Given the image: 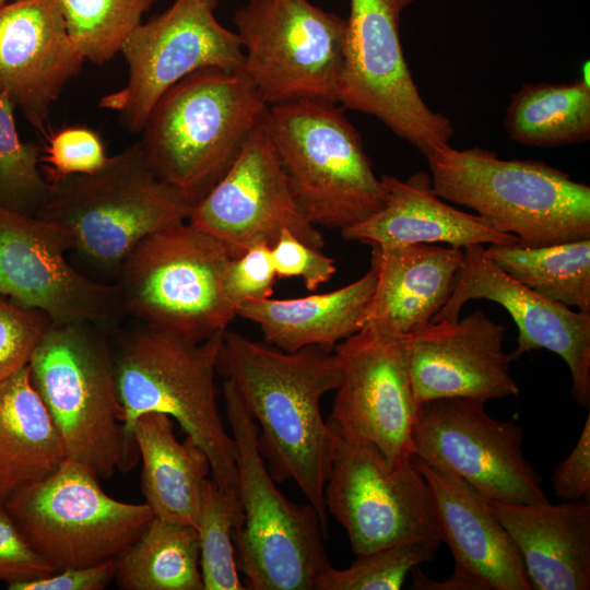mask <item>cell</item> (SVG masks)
Masks as SVG:
<instances>
[{"label":"cell","mask_w":590,"mask_h":590,"mask_svg":"<svg viewBox=\"0 0 590 590\" xmlns=\"http://www.w3.org/2000/svg\"><path fill=\"white\" fill-rule=\"evenodd\" d=\"M217 369L233 381L260 424L258 447L271 476L297 483L327 535L331 434L320 401L342 381L341 357L318 346L284 352L226 329Z\"/></svg>","instance_id":"6da1fadb"},{"label":"cell","mask_w":590,"mask_h":590,"mask_svg":"<svg viewBox=\"0 0 590 590\" xmlns=\"http://www.w3.org/2000/svg\"><path fill=\"white\" fill-rule=\"evenodd\" d=\"M268 108L243 68H203L160 97L139 142L154 173L196 205L231 167Z\"/></svg>","instance_id":"7a4b0ae2"},{"label":"cell","mask_w":590,"mask_h":590,"mask_svg":"<svg viewBox=\"0 0 590 590\" xmlns=\"http://www.w3.org/2000/svg\"><path fill=\"white\" fill-rule=\"evenodd\" d=\"M106 331L90 322H50L27 365L66 459L99 480L128 472L140 459L125 425Z\"/></svg>","instance_id":"3957f363"},{"label":"cell","mask_w":590,"mask_h":590,"mask_svg":"<svg viewBox=\"0 0 590 590\" xmlns=\"http://www.w3.org/2000/svg\"><path fill=\"white\" fill-rule=\"evenodd\" d=\"M442 200L473 210L491 227L541 247L590 238V187L543 161L503 160L481 148L445 145L427 156Z\"/></svg>","instance_id":"277c9868"},{"label":"cell","mask_w":590,"mask_h":590,"mask_svg":"<svg viewBox=\"0 0 590 590\" xmlns=\"http://www.w3.org/2000/svg\"><path fill=\"white\" fill-rule=\"evenodd\" d=\"M224 332L193 342L144 324L125 334L114 354L128 433L142 414L169 415L205 452L220 491L241 507L236 445L224 429L214 387Z\"/></svg>","instance_id":"5b68a950"},{"label":"cell","mask_w":590,"mask_h":590,"mask_svg":"<svg viewBox=\"0 0 590 590\" xmlns=\"http://www.w3.org/2000/svg\"><path fill=\"white\" fill-rule=\"evenodd\" d=\"M48 182L36 216L66 229L73 251L106 270H119L142 239L188 221L194 208L154 173L139 141L93 174Z\"/></svg>","instance_id":"8992f818"},{"label":"cell","mask_w":590,"mask_h":590,"mask_svg":"<svg viewBox=\"0 0 590 590\" xmlns=\"http://www.w3.org/2000/svg\"><path fill=\"white\" fill-rule=\"evenodd\" d=\"M264 126L303 211L316 226L342 231L382 208L385 186L343 106L319 99L271 105Z\"/></svg>","instance_id":"52a82bcc"},{"label":"cell","mask_w":590,"mask_h":590,"mask_svg":"<svg viewBox=\"0 0 590 590\" xmlns=\"http://www.w3.org/2000/svg\"><path fill=\"white\" fill-rule=\"evenodd\" d=\"M223 396L244 514L233 530L237 567L253 590H315L330 566L320 516L312 505L294 504L276 488L258 447L259 427L229 379Z\"/></svg>","instance_id":"ba28073f"},{"label":"cell","mask_w":590,"mask_h":590,"mask_svg":"<svg viewBox=\"0 0 590 590\" xmlns=\"http://www.w3.org/2000/svg\"><path fill=\"white\" fill-rule=\"evenodd\" d=\"M231 259L223 243L189 221L157 231L118 270L122 310L148 327L204 341L237 316L223 291Z\"/></svg>","instance_id":"9c48e42d"},{"label":"cell","mask_w":590,"mask_h":590,"mask_svg":"<svg viewBox=\"0 0 590 590\" xmlns=\"http://www.w3.org/2000/svg\"><path fill=\"white\" fill-rule=\"evenodd\" d=\"M233 22L241 68L269 106L296 99L338 104L346 19L309 0H249Z\"/></svg>","instance_id":"30bf717a"},{"label":"cell","mask_w":590,"mask_h":590,"mask_svg":"<svg viewBox=\"0 0 590 590\" xmlns=\"http://www.w3.org/2000/svg\"><path fill=\"white\" fill-rule=\"evenodd\" d=\"M327 424L331 465L324 502L346 531L352 553L413 540L441 543L433 493L412 456L390 459L374 445L343 434L330 418Z\"/></svg>","instance_id":"8fae6325"},{"label":"cell","mask_w":590,"mask_h":590,"mask_svg":"<svg viewBox=\"0 0 590 590\" xmlns=\"http://www.w3.org/2000/svg\"><path fill=\"white\" fill-rule=\"evenodd\" d=\"M98 481L66 459L4 503L28 543L56 570L114 559L154 518L148 504L115 499Z\"/></svg>","instance_id":"7c38bea8"},{"label":"cell","mask_w":590,"mask_h":590,"mask_svg":"<svg viewBox=\"0 0 590 590\" xmlns=\"http://www.w3.org/2000/svg\"><path fill=\"white\" fill-rule=\"evenodd\" d=\"M415 1L351 0L338 104L379 119L426 157L455 130L425 104L403 55L400 20Z\"/></svg>","instance_id":"4fadbf2b"},{"label":"cell","mask_w":590,"mask_h":590,"mask_svg":"<svg viewBox=\"0 0 590 590\" xmlns=\"http://www.w3.org/2000/svg\"><path fill=\"white\" fill-rule=\"evenodd\" d=\"M219 2L175 0L142 22L120 50L127 84L103 96L99 106L117 113L127 130L140 133L160 97L181 79L203 68L240 69L244 50L237 34L215 17Z\"/></svg>","instance_id":"5bb4252c"},{"label":"cell","mask_w":590,"mask_h":590,"mask_svg":"<svg viewBox=\"0 0 590 590\" xmlns=\"http://www.w3.org/2000/svg\"><path fill=\"white\" fill-rule=\"evenodd\" d=\"M484 404L465 398L423 403L413 430L414 455L465 481L487 500L548 502L543 477L523 453L522 427L492 417Z\"/></svg>","instance_id":"9a60e30c"},{"label":"cell","mask_w":590,"mask_h":590,"mask_svg":"<svg viewBox=\"0 0 590 590\" xmlns=\"http://www.w3.org/2000/svg\"><path fill=\"white\" fill-rule=\"evenodd\" d=\"M61 226L0 205V296L51 322H90L109 330L125 314L116 285L76 271Z\"/></svg>","instance_id":"2e32d148"},{"label":"cell","mask_w":590,"mask_h":590,"mask_svg":"<svg viewBox=\"0 0 590 590\" xmlns=\"http://www.w3.org/2000/svg\"><path fill=\"white\" fill-rule=\"evenodd\" d=\"M188 221L223 243L232 258L256 245L271 247L283 228L316 249L324 246L294 193L264 120Z\"/></svg>","instance_id":"e0dca14e"},{"label":"cell","mask_w":590,"mask_h":590,"mask_svg":"<svg viewBox=\"0 0 590 590\" xmlns=\"http://www.w3.org/2000/svg\"><path fill=\"white\" fill-rule=\"evenodd\" d=\"M409 337L366 329L335 345L343 377L329 417L345 435L369 442L390 459L414 455L421 405L409 362Z\"/></svg>","instance_id":"ac0fdd59"},{"label":"cell","mask_w":590,"mask_h":590,"mask_svg":"<svg viewBox=\"0 0 590 590\" xmlns=\"http://www.w3.org/2000/svg\"><path fill=\"white\" fill-rule=\"evenodd\" d=\"M483 245L464 249L453 291L432 322L458 320L471 299L503 306L518 328L512 361L534 350L557 354L568 366L574 401L590 405V314L574 311L550 300L504 272L484 252Z\"/></svg>","instance_id":"d6986e66"},{"label":"cell","mask_w":590,"mask_h":590,"mask_svg":"<svg viewBox=\"0 0 590 590\" xmlns=\"http://www.w3.org/2000/svg\"><path fill=\"white\" fill-rule=\"evenodd\" d=\"M505 326L475 310L463 319L430 322L409 337L413 391L420 404L436 399L488 400L518 396Z\"/></svg>","instance_id":"ffe728a7"},{"label":"cell","mask_w":590,"mask_h":590,"mask_svg":"<svg viewBox=\"0 0 590 590\" xmlns=\"http://www.w3.org/2000/svg\"><path fill=\"white\" fill-rule=\"evenodd\" d=\"M84 61L55 0H13L0 10V97L40 131Z\"/></svg>","instance_id":"44dd1931"},{"label":"cell","mask_w":590,"mask_h":590,"mask_svg":"<svg viewBox=\"0 0 590 590\" xmlns=\"http://www.w3.org/2000/svg\"><path fill=\"white\" fill-rule=\"evenodd\" d=\"M411 458L433 493L452 574L473 590H532L521 554L489 502L465 481Z\"/></svg>","instance_id":"7402d4cb"},{"label":"cell","mask_w":590,"mask_h":590,"mask_svg":"<svg viewBox=\"0 0 590 590\" xmlns=\"http://www.w3.org/2000/svg\"><path fill=\"white\" fill-rule=\"evenodd\" d=\"M370 248L376 286L362 329L403 337L429 324L451 296L464 249L433 244Z\"/></svg>","instance_id":"603a6c76"},{"label":"cell","mask_w":590,"mask_h":590,"mask_svg":"<svg viewBox=\"0 0 590 590\" xmlns=\"http://www.w3.org/2000/svg\"><path fill=\"white\" fill-rule=\"evenodd\" d=\"M380 179L386 189L382 208L342 229L345 240L369 246L445 243L460 249L519 244L516 236L494 229L479 215L448 204L435 193L430 175L425 172H416L405 180L391 175H381Z\"/></svg>","instance_id":"cb8c5ba5"},{"label":"cell","mask_w":590,"mask_h":590,"mask_svg":"<svg viewBox=\"0 0 590 590\" xmlns=\"http://www.w3.org/2000/svg\"><path fill=\"white\" fill-rule=\"evenodd\" d=\"M488 502L521 554L532 590L590 589V499Z\"/></svg>","instance_id":"d4e9b609"},{"label":"cell","mask_w":590,"mask_h":590,"mask_svg":"<svg viewBox=\"0 0 590 590\" xmlns=\"http://www.w3.org/2000/svg\"><path fill=\"white\" fill-rule=\"evenodd\" d=\"M376 286V272L332 292L292 299L247 300L237 316L256 323L268 345L284 352L318 346L327 352L357 333Z\"/></svg>","instance_id":"484cf974"},{"label":"cell","mask_w":590,"mask_h":590,"mask_svg":"<svg viewBox=\"0 0 590 590\" xmlns=\"http://www.w3.org/2000/svg\"><path fill=\"white\" fill-rule=\"evenodd\" d=\"M131 433L142 460V493L154 517L198 529L211 471L205 452L189 436L179 442L173 418L164 413L140 415Z\"/></svg>","instance_id":"4316f807"},{"label":"cell","mask_w":590,"mask_h":590,"mask_svg":"<svg viewBox=\"0 0 590 590\" xmlns=\"http://www.w3.org/2000/svg\"><path fill=\"white\" fill-rule=\"evenodd\" d=\"M64 460L60 436L25 366L0 385V505Z\"/></svg>","instance_id":"83f0119b"},{"label":"cell","mask_w":590,"mask_h":590,"mask_svg":"<svg viewBox=\"0 0 590 590\" xmlns=\"http://www.w3.org/2000/svg\"><path fill=\"white\" fill-rule=\"evenodd\" d=\"M510 140L528 146L560 148L590 139V85L527 83L510 97L503 122Z\"/></svg>","instance_id":"f1b7e54d"},{"label":"cell","mask_w":590,"mask_h":590,"mask_svg":"<svg viewBox=\"0 0 590 590\" xmlns=\"http://www.w3.org/2000/svg\"><path fill=\"white\" fill-rule=\"evenodd\" d=\"M125 590H204L198 529L154 517L115 558Z\"/></svg>","instance_id":"f546056e"},{"label":"cell","mask_w":590,"mask_h":590,"mask_svg":"<svg viewBox=\"0 0 590 590\" xmlns=\"http://www.w3.org/2000/svg\"><path fill=\"white\" fill-rule=\"evenodd\" d=\"M484 252L533 292L590 314V238L541 247L491 245Z\"/></svg>","instance_id":"4dcf8cb0"},{"label":"cell","mask_w":590,"mask_h":590,"mask_svg":"<svg viewBox=\"0 0 590 590\" xmlns=\"http://www.w3.org/2000/svg\"><path fill=\"white\" fill-rule=\"evenodd\" d=\"M84 60L104 66L118 52L155 0H55Z\"/></svg>","instance_id":"1f68e13d"},{"label":"cell","mask_w":590,"mask_h":590,"mask_svg":"<svg viewBox=\"0 0 590 590\" xmlns=\"http://www.w3.org/2000/svg\"><path fill=\"white\" fill-rule=\"evenodd\" d=\"M243 507L206 480L198 527L200 569L204 590H244L233 543V530L243 524Z\"/></svg>","instance_id":"d6a6232c"},{"label":"cell","mask_w":590,"mask_h":590,"mask_svg":"<svg viewBox=\"0 0 590 590\" xmlns=\"http://www.w3.org/2000/svg\"><path fill=\"white\" fill-rule=\"evenodd\" d=\"M440 542L413 540L356 556L345 569L326 568L317 590H399L411 570L435 558Z\"/></svg>","instance_id":"836d02e7"},{"label":"cell","mask_w":590,"mask_h":590,"mask_svg":"<svg viewBox=\"0 0 590 590\" xmlns=\"http://www.w3.org/2000/svg\"><path fill=\"white\" fill-rule=\"evenodd\" d=\"M14 106L0 97V205L36 215L47 196L37 145L23 142L13 116Z\"/></svg>","instance_id":"e575fe53"},{"label":"cell","mask_w":590,"mask_h":590,"mask_svg":"<svg viewBox=\"0 0 590 590\" xmlns=\"http://www.w3.org/2000/svg\"><path fill=\"white\" fill-rule=\"evenodd\" d=\"M50 319L0 296V385L28 365Z\"/></svg>","instance_id":"d590c367"},{"label":"cell","mask_w":590,"mask_h":590,"mask_svg":"<svg viewBox=\"0 0 590 590\" xmlns=\"http://www.w3.org/2000/svg\"><path fill=\"white\" fill-rule=\"evenodd\" d=\"M101 137L82 126L64 127L48 139L40 162L47 164L48 181L71 175L93 174L106 161Z\"/></svg>","instance_id":"8d00e7d4"},{"label":"cell","mask_w":590,"mask_h":590,"mask_svg":"<svg viewBox=\"0 0 590 590\" xmlns=\"http://www.w3.org/2000/svg\"><path fill=\"white\" fill-rule=\"evenodd\" d=\"M275 279L271 247L256 245L228 261L223 274L224 295L237 311L244 302L271 297Z\"/></svg>","instance_id":"74e56055"},{"label":"cell","mask_w":590,"mask_h":590,"mask_svg":"<svg viewBox=\"0 0 590 590\" xmlns=\"http://www.w3.org/2000/svg\"><path fill=\"white\" fill-rule=\"evenodd\" d=\"M271 259L276 278H300L308 291L330 281L337 271L332 258L303 243L287 228L271 246Z\"/></svg>","instance_id":"f35d334b"},{"label":"cell","mask_w":590,"mask_h":590,"mask_svg":"<svg viewBox=\"0 0 590 590\" xmlns=\"http://www.w3.org/2000/svg\"><path fill=\"white\" fill-rule=\"evenodd\" d=\"M57 571L23 535L4 505H0V581L16 583Z\"/></svg>","instance_id":"ab89813d"},{"label":"cell","mask_w":590,"mask_h":590,"mask_svg":"<svg viewBox=\"0 0 590 590\" xmlns=\"http://www.w3.org/2000/svg\"><path fill=\"white\" fill-rule=\"evenodd\" d=\"M555 495L563 502L590 499V413L570 453L553 470Z\"/></svg>","instance_id":"60d3db41"},{"label":"cell","mask_w":590,"mask_h":590,"mask_svg":"<svg viewBox=\"0 0 590 590\" xmlns=\"http://www.w3.org/2000/svg\"><path fill=\"white\" fill-rule=\"evenodd\" d=\"M115 579V562L57 570L43 578L16 583L10 590H103Z\"/></svg>","instance_id":"b9f144b4"},{"label":"cell","mask_w":590,"mask_h":590,"mask_svg":"<svg viewBox=\"0 0 590 590\" xmlns=\"http://www.w3.org/2000/svg\"><path fill=\"white\" fill-rule=\"evenodd\" d=\"M13 0H0V10L8 3H10Z\"/></svg>","instance_id":"7bdbcfd3"}]
</instances>
